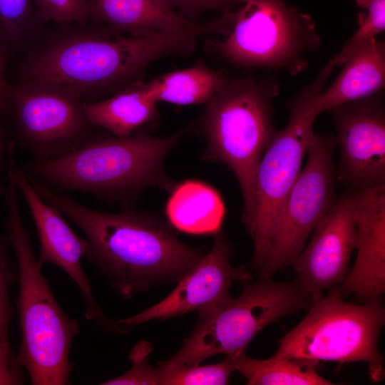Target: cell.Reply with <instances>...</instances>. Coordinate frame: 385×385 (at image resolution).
Returning <instances> with one entry per match:
<instances>
[{"label": "cell", "instance_id": "1", "mask_svg": "<svg viewBox=\"0 0 385 385\" xmlns=\"http://www.w3.org/2000/svg\"><path fill=\"white\" fill-rule=\"evenodd\" d=\"M39 195L71 220L90 245L86 260L123 298L153 285L178 282L205 255L178 239L158 215L135 210L98 211L32 178Z\"/></svg>", "mask_w": 385, "mask_h": 385}, {"label": "cell", "instance_id": "2", "mask_svg": "<svg viewBox=\"0 0 385 385\" xmlns=\"http://www.w3.org/2000/svg\"><path fill=\"white\" fill-rule=\"evenodd\" d=\"M73 26L44 43L27 60L24 72L25 78L63 85L88 101L141 79L152 63L188 53L198 37L213 30L207 21L182 32L135 37L96 24Z\"/></svg>", "mask_w": 385, "mask_h": 385}, {"label": "cell", "instance_id": "3", "mask_svg": "<svg viewBox=\"0 0 385 385\" xmlns=\"http://www.w3.org/2000/svg\"><path fill=\"white\" fill-rule=\"evenodd\" d=\"M191 129L189 125L165 137L153 136L143 128L125 138L95 133L74 150L32 160L24 170L54 190L79 192L128 205L149 187L173 190L176 183L166 173L164 160Z\"/></svg>", "mask_w": 385, "mask_h": 385}, {"label": "cell", "instance_id": "4", "mask_svg": "<svg viewBox=\"0 0 385 385\" xmlns=\"http://www.w3.org/2000/svg\"><path fill=\"white\" fill-rule=\"evenodd\" d=\"M5 227L16 258L19 289L16 301L21 342L16 359L33 385L69 384V351L80 331L77 320L63 311L36 258L29 231L20 212L18 190L9 180L4 195Z\"/></svg>", "mask_w": 385, "mask_h": 385}, {"label": "cell", "instance_id": "5", "mask_svg": "<svg viewBox=\"0 0 385 385\" xmlns=\"http://www.w3.org/2000/svg\"><path fill=\"white\" fill-rule=\"evenodd\" d=\"M277 93L273 79H229L205 104L200 121L206 142L201 159L223 163L234 173L242 195L245 227L253 214L257 169L275 133L272 99Z\"/></svg>", "mask_w": 385, "mask_h": 385}, {"label": "cell", "instance_id": "6", "mask_svg": "<svg viewBox=\"0 0 385 385\" xmlns=\"http://www.w3.org/2000/svg\"><path fill=\"white\" fill-rule=\"evenodd\" d=\"M381 299L356 304L346 302L332 287L313 302L304 318L279 339L272 357L312 364L320 361L367 364L374 382L384 376L378 339L384 324Z\"/></svg>", "mask_w": 385, "mask_h": 385}, {"label": "cell", "instance_id": "7", "mask_svg": "<svg viewBox=\"0 0 385 385\" xmlns=\"http://www.w3.org/2000/svg\"><path fill=\"white\" fill-rule=\"evenodd\" d=\"M222 37L214 48L228 63L244 68L285 70L298 74L321 39L314 20L284 0H246L222 13Z\"/></svg>", "mask_w": 385, "mask_h": 385}, {"label": "cell", "instance_id": "8", "mask_svg": "<svg viewBox=\"0 0 385 385\" xmlns=\"http://www.w3.org/2000/svg\"><path fill=\"white\" fill-rule=\"evenodd\" d=\"M251 282L245 283L238 297L199 315L180 349L165 361L197 365L215 355L232 356L245 352L265 327L309 309L313 303L297 282L279 283L272 279Z\"/></svg>", "mask_w": 385, "mask_h": 385}, {"label": "cell", "instance_id": "9", "mask_svg": "<svg viewBox=\"0 0 385 385\" xmlns=\"http://www.w3.org/2000/svg\"><path fill=\"white\" fill-rule=\"evenodd\" d=\"M331 73L332 70L324 66L315 80L289 101V122L274 133L258 165L253 214L245 227L254 244L251 265L256 274L266 259L283 206L314 135L316 118L310 111L312 104Z\"/></svg>", "mask_w": 385, "mask_h": 385}, {"label": "cell", "instance_id": "10", "mask_svg": "<svg viewBox=\"0 0 385 385\" xmlns=\"http://www.w3.org/2000/svg\"><path fill=\"white\" fill-rule=\"evenodd\" d=\"M8 97L16 145L32 160L70 153L94 134L83 108V98L71 88L49 81L24 78L9 84Z\"/></svg>", "mask_w": 385, "mask_h": 385}, {"label": "cell", "instance_id": "11", "mask_svg": "<svg viewBox=\"0 0 385 385\" xmlns=\"http://www.w3.org/2000/svg\"><path fill=\"white\" fill-rule=\"evenodd\" d=\"M337 145L335 136L314 134L307 163L287 196L266 259L256 274L259 279H272L278 271L292 266L308 237L334 205L337 175L333 155Z\"/></svg>", "mask_w": 385, "mask_h": 385}, {"label": "cell", "instance_id": "12", "mask_svg": "<svg viewBox=\"0 0 385 385\" xmlns=\"http://www.w3.org/2000/svg\"><path fill=\"white\" fill-rule=\"evenodd\" d=\"M15 143L10 140L7 150V176L11 178L22 195L31 215L40 241L37 262L40 267L47 263L62 269L76 283L86 302L85 316L103 327L106 331L119 332L116 321L103 312L94 296L91 284L86 275L81 259L90 251L88 240L78 236L68 225L63 214L47 202L36 191L29 175L16 167Z\"/></svg>", "mask_w": 385, "mask_h": 385}, {"label": "cell", "instance_id": "13", "mask_svg": "<svg viewBox=\"0 0 385 385\" xmlns=\"http://www.w3.org/2000/svg\"><path fill=\"white\" fill-rule=\"evenodd\" d=\"M232 255V247L220 231L210 251L177 282L165 298L139 314L116 321L117 324L125 331V328L193 311L203 314L225 304L232 298L230 291L234 282L246 283L253 279L244 266L230 264Z\"/></svg>", "mask_w": 385, "mask_h": 385}, {"label": "cell", "instance_id": "14", "mask_svg": "<svg viewBox=\"0 0 385 385\" xmlns=\"http://www.w3.org/2000/svg\"><path fill=\"white\" fill-rule=\"evenodd\" d=\"M341 158L337 180L349 189L385 185V109L378 95L331 110Z\"/></svg>", "mask_w": 385, "mask_h": 385}, {"label": "cell", "instance_id": "15", "mask_svg": "<svg viewBox=\"0 0 385 385\" xmlns=\"http://www.w3.org/2000/svg\"><path fill=\"white\" fill-rule=\"evenodd\" d=\"M359 190L348 189L316 226L308 246L292 266L297 282L314 301L324 291L340 284L348 272L355 248Z\"/></svg>", "mask_w": 385, "mask_h": 385}, {"label": "cell", "instance_id": "16", "mask_svg": "<svg viewBox=\"0 0 385 385\" xmlns=\"http://www.w3.org/2000/svg\"><path fill=\"white\" fill-rule=\"evenodd\" d=\"M355 263L339 286L343 297L354 294L366 302L385 292V185L360 190L356 215Z\"/></svg>", "mask_w": 385, "mask_h": 385}, {"label": "cell", "instance_id": "17", "mask_svg": "<svg viewBox=\"0 0 385 385\" xmlns=\"http://www.w3.org/2000/svg\"><path fill=\"white\" fill-rule=\"evenodd\" d=\"M343 68L324 92L314 99L310 111L317 116L326 111L381 93L385 86V43L372 37L346 57Z\"/></svg>", "mask_w": 385, "mask_h": 385}, {"label": "cell", "instance_id": "18", "mask_svg": "<svg viewBox=\"0 0 385 385\" xmlns=\"http://www.w3.org/2000/svg\"><path fill=\"white\" fill-rule=\"evenodd\" d=\"M91 19L118 33L135 37L173 34L195 27L165 0H89Z\"/></svg>", "mask_w": 385, "mask_h": 385}, {"label": "cell", "instance_id": "19", "mask_svg": "<svg viewBox=\"0 0 385 385\" xmlns=\"http://www.w3.org/2000/svg\"><path fill=\"white\" fill-rule=\"evenodd\" d=\"M156 104L140 79L104 99L83 101V108L93 126L125 138L158 118Z\"/></svg>", "mask_w": 385, "mask_h": 385}, {"label": "cell", "instance_id": "20", "mask_svg": "<svg viewBox=\"0 0 385 385\" xmlns=\"http://www.w3.org/2000/svg\"><path fill=\"white\" fill-rule=\"evenodd\" d=\"M165 206L169 224L192 235L217 234L220 231L225 208L219 192L195 180L176 183Z\"/></svg>", "mask_w": 385, "mask_h": 385}, {"label": "cell", "instance_id": "21", "mask_svg": "<svg viewBox=\"0 0 385 385\" xmlns=\"http://www.w3.org/2000/svg\"><path fill=\"white\" fill-rule=\"evenodd\" d=\"M228 80L222 72L197 63L160 75L145 84L147 92L157 103L197 105L207 104Z\"/></svg>", "mask_w": 385, "mask_h": 385}, {"label": "cell", "instance_id": "22", "mask_svg": "<svg viewBox=\"0 0 385 385\" xmlns=\"http://www.w3.org/2000/svg\"><path fill=\"white\" fill-rule=\"evenodd\" d=\"M235 369L249 385H330L315 366L302 361L279 357L257 359L245 352L230 356Z\"/></svg>", "mask_w": 385, "mask_h": 385}, {"label": "cell", "instance_id": "23", "mask_svg": "<svg viewBox=\"0 0 385 385\" xmlns=\"http://www.w3.org/2000/svg\"><path fill=\"white\" fill-rule=\"evenodd\" d=\"M235 371L232 359L226 357L210 365H187L158 362L155 374L158 385H223Z\"/></svg>", "mask_w": 385, "mask_h": 385}, {"label": "cell", "instance_id": "24", "mask_svg": "<svg viewBox=\"0 0 385 385\" xmlns=\"http://www.w3.org/2000/svg\"><path fill=\"white\" fill-rule=\"evenodd\" d=\"M356 3L366 11L359 14L357 31L341 51L332 58L336 66L342 65L357 46L385 29V0H356Z\"/></svg>", "mask_w": 385, "mask_h": 385}, {"label": "cell", "instance_id": "25", "mask_svg": "<svg viewBox=\"0 0 385 385\" xmlns=\"http://www.w3.org/2000/svg\"><path fill=\"white\" fill-rule=\"evenodd\" d=\"M11 245L6 235L0 232V343L11 349L9 327L16 312L10 299V287L19 281L17 265H14L9 255Z\"/></svg>", "mask_w": 385, "mask_h": 385}, {"label": "cell", "instance_id": "26", "mask_svg": "<svg viewBox=\"0 0 385 385\" xmlns=\"http://www.w3.org/2000/svg\"><path fill=\"white\" fill-rule=\"evenodd\" d=\"M34 19H37L31 0H0V26L6 41L18 46Z\"/></svg>", "mask_w": 385, "mask_h": 385}, {"label": "cell", "instance_id": "27", "mask_svg": "<svg viewBox=\"0 0 385 385\" xmlns=\"http://www.w3.org/2000/svg\"><path fill=\"white\" fill-rule=\"evenodd\" d=\"M34 6L42 22L86 24L91 19L89 0H34Z\"/></svg>", "mask_w": 385, "mask_h": 385}, {"label": "cell", "instance_id": "28", "mask_svg": "<svg viewBox=\"0 0 385 385\" xmlns=\"http://www.w3.org/2000/svg\"><path fill=\"white\" fill-rule=\"evenodd\" d=\"M151 344L141 341L129 354L132 367L123 374L101 383L103 385H158L155 368L148 362Z\"/></svg>", "mask_w": 385, "mask_h": 385}, {"label": "cell", "instance_id": "29", "mask_svg": "<svg viewBox=\"0 0 385 385\" xmlns=\"http://www.w3.org/2000/svg\"><path fill=\"white\" fill-rule=\"evenodd\" d=\"M246 0H165L175 11L194 21L199 15L212 11L226 12Z\"/></svg>", "mask_w": 385, "mask_h": 385}, {"label": "cell", "instance_id": "30", "mask_svg": "<svg viewBox=\"0 0 385 385\" xmlns=\"http://www.w3.org/2000/svg\"><path fill=\"white\" fill-rule=\"evenodd\" d=\"M24 376L12 349L0 343V385L23 384Z\"/></svg>", "mask_w": 385, "mask_h": 385}, {"label": "cell", "instance_id": "31", "mask_svg": "<svg viewBox=\"0 0 385 385\" xmlns=\"http://www.w3.org/2000/svg\"><path fill=\"white\" fill-rule=\"evenodd\" d=\"M4 37L0 26V124L11 118V109L8 97L9 83L6 78V55Z\"/></svg>", "mask_w": 385, "mask_h": 385}, {"label": "cell", "instance_id": "32", "mask_svg": "<svg viewBox=\"0 0 385 385\" xmlns=\"http://www.w3.org/2000/svg\"><path fill=\"white\" fill-rule=\"evenodd\" d=\"M9 140V131L2 124H0V199L4 198L6 187H4L1 180V173L4 164V160L7 155Z\"/></svg>", "mask_w": 385, "mask_h": 385}]
</instances>
